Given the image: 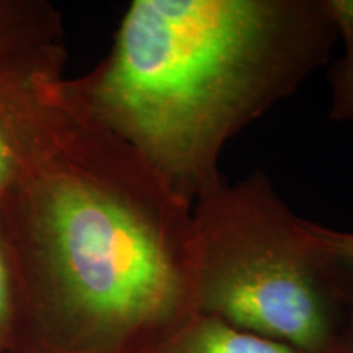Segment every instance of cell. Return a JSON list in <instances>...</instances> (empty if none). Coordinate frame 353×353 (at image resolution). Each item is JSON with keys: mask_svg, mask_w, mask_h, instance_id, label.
I'll return each mask as SVG.
<instances>
[{"mask_svg": "<svg viewBox=\"0 0 353 353\" xmlns=\"http://www.w3.org/2000/svg\"><path fill=\"white\" fill-rule=\"evenodd\" d=\"M69 100L54 144L0 201L10 353H152L198 314L193 206Z\"/></svg>", "mask_w": 353, "mask_h": 353, "instance_id": "1", "label": "cell"}, {"mask_svg": "<svg viewBox=\"0 0 353 353\" xmlns=\"http://www.w3.org/2000/svg\"><path fill=\"white\" fill-rule=\"evenodd\" d=\"M322 0H134L107 57L69 94L180 200L221 185L224 145L325 65Z\"/></svg>", "mask_w": 353, "mask_h": 353, "instance_id": "2", "label": "cell"}, {"mask_svg": "<svg viewBox=\"0 0 353 353\" xmlns=\"http://www.w3.org/2000/svg\"><path fill=\"white\" fill-rule=\"evenodd\" d=\"M198 314L329 353L353 309L325 262L311 221L298 218L265 174L221 185L193 205Z\"/></svg>", "mask_w": 353, "mask_h": 353, "instance_id": "3", "label": "cell"}, {"mask_svg": "<svg viewBox=\"0 0 353 353\" xmlns=\"http://www.w3.org/2000/svg\"><path fill=\"white\" fill-rule=\"evenodd\" d=\"M69 110L63 70L0 79V201L50 151Z\"/></svg>", "mask_w": 353, "mask_h": 353, "instance_id": "4", "label": "cell"}, {"mask_svg": "<svg viewBox=\"0 0 353 353\" xmlns=\"http://www.w3.org/2000/svg\"><path fill=\"white\" fill-rule=\"evenodd\" d=\"M61 13L43 0H0V79L63 70Z\"/></svg>", "mask_w": 353, "mask_h": 353, "instance_id": "5", "label": "cell"}, {"mask_svg": "<svg viewBox=\"0 0 353 353\" xmlns=\"http://www.w3.org/2000/svg\"><path fill=\"white\" fill-rule=\"evenodd\" d=\"M152 353H304L288 343L237 329L214 316L195 314Z\"/></svg>", "mask_w": 353, "mask_h": 353, "instance_id": "6", "label": "cell"}, {"mask_svg": "<svg viewBox=\"0 0 353 353\" xmlns=\"http://www.w3.org/2000/svg\"><path fill=\"white\" fill-rule=\"evenodd\" d=\"M343 41V52L330 68V113L335 121L353 120V0H322Z\"/></svg>", "mask_w": 353, "mask_h": 353, "instance_id": "7", "label": "cell"}, {"mask_svg": "<svg viewBox=\"0 0 353 353\" xmlns=\"http://www.w3.org/2000/svg\"><path fill=\"white\" fill-rule=\"evenodd\" d=\"M312 228L330 275L343 299L353 309V232L335 231L321 224H312Z\"/></svg>", "mask_w": 353, "mask_h": 353, "instance_id": "8", "label": "cell"}, {"mask_svg": "<svg viewBox=\"0 0 353 353\" xmlns=\"http://www.w3.org/2000/svg\"><path fill=\"white\" fill-rule=\"evenodd\" d=\"M15 283L2 232H0V353H10L15 332Z\"/></svg>", "mask_w": 353, "mask_h": 353, "instance_id": "9", "label": "cell"}, {"mask_svg": "<svg viewBox=\"0 0 353 353\" xmlns=\"http://www.w3.org/2000/svg\"><path fill=\"white\" fill-rule=\"evenodd\" d=\"M329 353H353V311L350 317H348L345 327L339 335L337 342L334 343Z\"/></svg>", "mask_w": 353, "mask_h": 353, "instance_id": "10", "label": "cell"}]
</instances>
